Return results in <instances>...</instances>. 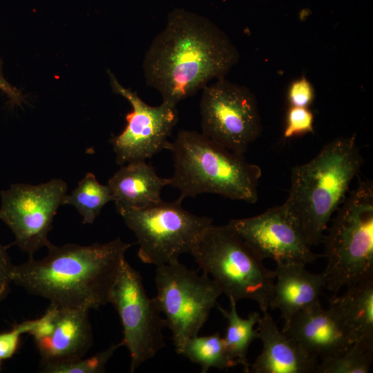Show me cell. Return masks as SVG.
<instances>
[{
  "instance_id": "cell-1",
  "label": "cell",
  "mask_w": 373,
  "mask_h": 373,
  "mask_svg": "<svg viewBox=\"0 0 373 373\" xmlns=\"http://www.w3.org/2000/svg\"><path fill=\"white\" fill-rule=\"evenodd\" d=\"M238 52L228 36L209 19L184 9L168 15L164 28L146 51V84L162 102L176 106L224 75L238 62Z\"/></svg>"
},
{
  "instance_id": "cell-2",
  "label": "cell",
  "mask_w": 373,
  "mask_h": 373,
  "mask_svg": "<svg viewBox=\"0 0 373 373\" xmlns=\"http://www.w3.org/2000/svg\"><path fill=\"white\" fill-rule=\"evenodd\" d=\"M131 246L120 238L87 246L50 242L44 258L14 265L12 282L58 307L95 309L109 303Z\"/></svg>"
},
{
  "instance_id": "cell-3",
  "label": "cell",
  "mask_w": 373,
  "mask_h": 373,
  "mask_svg": "<svg viewBox=\"0 0 373 373\" xmlns=\"http://www.w3.org/2000/svg\"><path fill=\"white\" fill-rule=\"evenodd\" d=\"M363 163L352 135L334 139L311 160L291 169L290 189L283 204L310 246L322 242L332 214L345 200Z\"/></svg>"
},
{
  "instance_id": "cell-4",
  "label": "cell",
  "mask_w": 373,
  "mask_h": 373,
  "mask_svg": "<svg viewBox=\"0 0 373 373\" xmlns=\"http://www.w3.org/2000/svg\"><path fill=\"white\" fill-rule=\"evenodd\" d=\"M166 150L173 155L174 172L170 186L179 190L178 199L202 193L254 204L262 175L259 166L244 154L233 152L195 131L180 130Z\"/></svg>"
},
{
  "instance_id": "cell-5",
  "label": "cell",
  "mask_w": 373,
  "mask_h": 373,
  "mask_svg": "<svg viewBox=\"0 0 373 373\" xmlns=\"http://www.w3.org/2000/svg\"><path fill=\"white\" fill-rule=\"evenodd\" d=\"M336 212L322 240L325 287L334 294L373 278L372 182L361 180Z\"/></svg>"
},
{
  "instance_id": "cell-6",
  "label": "cell",
  "mask_w": 373,
  "mask_h": 373,
  "mask_svg": "<svg viewBox=\"0 0 373 373\" xmlns=\"http://www.w3.org/2000/svg\"><path fill=\"white\" fill-rule=\"evenodd\" d=\"M189 254L229 298L251 300L262 312L267 311L274 271L267 268L264 260L228 224L209 226Z\"/></svg>"
},
{
  "instance_id": "cell-7",
  "label": "cell",
  "mask_w": 373,
  "mask_h": 373,
  "mask_svg": "<svg viewBox=\"0 0 373 373\" xmlns=\"http://www.w3.org/2000/svg\"><path fill=\"white\" fill-rule=\"evenodd\" d=\"M182 202L161 200L141 209L117 210L137 238V255L144 263L157 267L179 260L212 224L211 218L184 209Z\"/></svg>"
},
{
  "instance_id": "cell-8",
  "label": "cell",
  "mask_w": 373,
  "mask_h": 373,
  "mask_svg": "<svg viewBox=\"0 0 373 373\" xmlns=\"http://www.w3.org/2000/svg\"><path fill=\"white\" fill-rule=\"evenodd\" d=\"M155 281V297L179 354L185 341L198 335L222 293L209 276L180 260L157 266Z\"/></svg>"
},
{
  "instance_id": "cell-9",
  "label": "cell",
  "mask_w": 373,
  "mask_h": 373,
  "mask_svg": "<svg viewBox=\"0 0 373 373\" xmlns=\"http://www.w3.org/2000/svg\"><path fill=\"white\" fill-rule=\"evenodd\" d=\"M109 303L116 309L123 328V346L131 357V372L153 358L166 346L165 318L154 298L145 290L142 277L125 259L111 290Z\"/></svg>"
},
{
  "instance_id": "cell-10",
  "label": "cell",
  "mask_w": 373,
  "mask_h": 373,
  "mask_svg": "<svg viewBox=\"0 0 373 373\" xmlns=\"http://www.w3.org/2000/svg\"><path fill=\"white\" fill-rule=\"evenodd\" d=\"M202 90V133L233 152L244 154L262 130L255 95L248 88L224 77Z\"/></svg>"
},
{
  "instance_id": "cell-11",
  "label": "cell",
  "mask_w": 373,
  "mask_h": 373,
  "mask_svg": "<svg viewBox=\"0 0 373 373\" xmlns=\"http://www.w3.org/2000/svg\"><path fill=\"white\" fill-rule=\"evenodd\" d=\"M66 191V183L57 178L38 185L15 184L1 191L0 220L29 257L50 243L48 235Z\"/></svg>"
},
{
  "instance_id": "cell-12",
  "label": "cell",
  "mask_w": 373,
  "mask_h": 373,
  "mask_svg": "<svg viewBox=\"0 0 373 373\" xmlns=\"http://www.w3.org/2000/svg\"><path fill=\"white\" fill-rule=\"evenodd\" d=\"M108 73L113 91L126 99L132 107L126 115V127L111 140L116 162L124 165L146 161L166 149L168 138L178 120L176 106L164 102L150 106Z\"/></svg>"
},
{
  "instance_id": "cell-13",
  "label": "cell",
  "mask_w": 373,
  "mask_h": 373,
  "mask_svg": "<svg viewBox=\"0 0 373 373\" xmlns=\"http://www.w3.org/2000/svg\"><path fill=\"white\" fill-rule=\"evenodd\" d=\"M263 259L306 265L318 258L294 217L283 204L227 224Z\"/></svg>"
},
{
  "instance_id": "cell-14",
  "label": "cell",
  "mask_w": 373,
  "mask_h": 373,
  "mask_svg": "<svg viewBox=\"0 0 373 373\" xmlns=\"http://www.w3.org/2000/svg\"><path fill=\"white\" fill-rule=\"evenodd\" d=\"M55 307L54 318L49 332L45 336L35 340L41 356L42 365L82 358L93 344L89 310Z\"/></svg>"
},
{
  "instance_id": "cell-15",
  "label": "cell",
  "mask_w": 373,
  "mask_h": 373,
  "mask_svg": "<svg viewBox=\"0 0 373 373\" xmlns=\"http://www.w3.org/2000/svg\"><path fill=\"white\" fill-rule=\"evenodd\" d=\"M283 330L316 359L342 354L352 345L330 310L320 303L295 314Z\"/></svg>"
},
{
  "instance_id": "cell-16",
  "label": "cell",
  "mask_w": 373,
  "mask_h": 373,
  "mask_svg": "<svg viewBox=\"0 0 373 373\" xmlns=\"http://www.w3.org/2000/svg\"><path fill=\"white\" fill-rule=\"evenodd\" d=\"M256 325L262 350L256 361L250 364L249 372H315L318 359L280 330L267 311L260 316Z\"/></svg>"
},
{
  "instance_id": "cell-17",
  "label": "cell",
  "mask_w": 373,
  "mask_h": 373,
  "mask_svg": "<svg viewBox=\"0 0 373 373\" xmlns=\"http://www.w3.org/2000/svg\"><path fill=\"white\" fill-rule=\"evenodd\" d=\"M269 307L280 312L284 325L299 312L320 303L325 282L323 274L309 271L298 263L276 264Z\"/></svg>"
},
{
  "instance_id": "cell-18",
  "label": "cell",
  "mask_w": 373,
  "mask_h": 373,
  "mask_svg": "<svg viewBox=\"0 0 373 373\" xmlns=\"http://www.w3.org/2000/svg\"><path fill=\"white\" fill-rule=\"evenodd\" d=\"M169 184V178L159 177L146 161L122 165L107 184L117 211L141 209L160 202L162 189Z\"/></svg>"
},
{
  "instance_id": "cell-19",
  "label": "cell",
  "mask_w": 373,
  "mask_h": 373,
  "mask_svg": "<svg viewBox=\"0 0 373 373\" xmlns=\"http://www.w3.org/2000/svg\"><path fill=\"white\" fill-rule=\"evenodd\" d=\"M351 343H373V278L347 287L328 308Z\"/></svg>"
},
{
  "instance_id": "cell-20",
  "label": "cell",
  "mask_w": 373,
  "mask_h": 373,
  "mask_svg": "<svg viewBox=\"0 0 373 373\" xmlns=\"http://www.w3.org/2000/svg\"><path fill=\"white\" fill-rule=\"evenodd\" d=\"M230 307L229 310L224 309L217 304L218 309L227 320L228 324L223 340L226 348L237 365H240L246 373L249 372V363L247 359V352L251 343L258 338L257 325L260 316L257 312L249 314L246 318H241L238 313L237 302L229 298Z\"/></svg>"
},
{
  "instance_id": "cell-21",
  "label": "cell",
  "mask_w": 373,
  "mask_h": 373,
  "mask_svg": "<svg viewBox=\"0 0 373 373\" xmlns=\"http://www.w3.org/2000/svg\"><path fill=\"white\" fill-rule=\"evenodd\" d=\"M179 354L199 365L202 373L207 372L210 368L222 370L237 365L230 356L219 332L189 338Z\"/></svg>"
},
{
  "instance_id": "cell-22",
  "label": "cell",
  "mask_w": 373,
  "mask_h": 373,
  "mask_svg": "<svg viewBox=\"0 0 373 373\" xmlns=\"http://www.w3.org/2000/svg\"><path fill=\"white\" fill-rule=\"evenodd\" d=\"M112 200L108 186L100 184L93 173H88L72 193L66 194L62 204L73 206L84 224H92L104 205Z\"/></svg>"
},
{
  "instance_id": "cell-23",
  "label": "cell",
  "mask_w": 373,
  "mask_h": 373,
  "mask_svg": "<svg viewBox=\"0 0 373 373\" xmlns=\"http://www.w3.org/2000/svg\"><path fill=\"white\" fill-rule=\"evenodd\" d=\"M373 361V343L358 341L338 355L321 360L315 373H367Z\"/></svg>"
},
{
  "instance_id": "cell-24",
  "label": "cell",
  "mask_w": 373,
  "mask_h": 373,
  "mask_svg": "<svg viewBox=\"0 0 373 373\" xmlns=\"http://www.w3.org/2000/svg\"><path fill=\"white\" fill-rule=\"evenodd\" d=\"M120 341L113 344L106 350L87 358H79L73 361L42 365V372L47 373H100L105 372V367L119 347Z\"/></svg>"
},
{
  "instance_id": "cell-25",
  "label": "cell",
  "mask_w": 373,
  "mask_h": 373,
  "mask_svg": "<svg viewBox=\"0 0 373 373\" xmlns=\"http://www.w3.org/2000/svg\"><path fill=\"white\" fill-rule=\"evenodd\" d=\"M314 115L307 107L290 106L287 113L284 137L291 138L314 132Z\"/></svg>"
},
{
  "instance_id": "cell-26",
  "label": "cell",
  "mask_w": 373,
  "mask_h": 373,
  "mask_svg": "<svg viewBox=\"0 0 373 373\" xmlns=\"http://www.w3.org/2000/svg\"><path fill=\"white\" fill-rule=\"evenodd\" d=\"M36 323V319L24 321L12 327L8 332H0V359L10 358L17 352L21 336L30 333Z\"/></svg>"
},
{
  "instance_id": "cell-27",
  "label": "cell",
  "mask_w": 373,
  "mask_h": 373,
  "mask_svg": "<svg viewBox=\"0 0 373 373\" xmlns=\"http://www.w3.org/2000/svg\"><path fill=\"white\" fill-rule=\"evenodd\" d=\"M287 99L290 106L307 107L314 99V89L304 76L294 81L289 86Z\"/></svg>"
},
{
  "instance_id": "cell-28",
  "label": "cell",
  "mask_w": 373,
  "mask_h": 373,
  "mask_svg": "<svg viewBox=\"0 0 373 373\" xmlns=\"http://www.w3.org/2000/svg\"><path fill=\"white\" fill-rule=\"evenodd\" d=\"M13 267L6 247L0 243V302L10 292Z\"/></svg>"
},
{
  "instance_id": "cell-29",
  "label": "cell",
  "mask_w": 373,
  "mask_h": 373,
  "mask_svg": "<svg viewBox=\"0 0 373 373\" xmlns=\"http://www.w3.org/2000/svg\"><path fill=\"white\" fill-rule=\"evenodd\" d=\"M0 90L9 99L13 105H21L24 101L21 92L15 86L9 84L3 77L0 70Z\"/></svg>"
},
{
  "instance_id": "cell-30",
  "label": "cell",
  "mask_w": 373,
  "mask_h": 373,
  "mask_svg": "<svg viewBox=\"0 0 373 373\" xmlns=\"http://www.w3.org/2000/svg\"><path fill=\"white\" fill-rule=\"evenodd\" d=\"M1 360L0 359V370H1Z\"/></svg>"
}]
</instances>
